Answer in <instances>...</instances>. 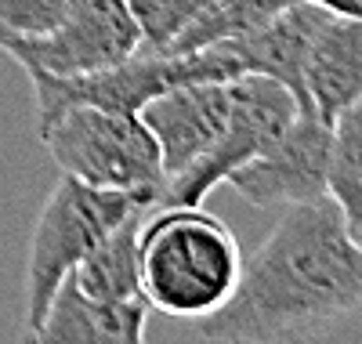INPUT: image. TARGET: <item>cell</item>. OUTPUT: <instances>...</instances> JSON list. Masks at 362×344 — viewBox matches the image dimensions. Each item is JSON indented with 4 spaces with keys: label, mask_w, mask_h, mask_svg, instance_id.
Wrapping results in <instances>:
<instances>
[{
    "label": "cell",
    "mask_w": 362,
    "mask_h": 344,
    "mask_svg": "<svg viewBox=\"0 0 362 344\" xmlns=\"http://www.w3.org/2000/svg\"><path fill=\"white\" fill-rule=\"evenodd\" d=\"M156 203V193L98 189L73 174H62L51 189L29 239L25 261V337L33 340L62 279L127 217Z\"/></svg>",
    "instance_id": "cell-3"
},
{
    "label": "cell",
    "mask_w": 362,
    "mask_h": 344,
    "mask_svg": "<svg viewBox=\"0 0 362 344\" xmlns=\"http://www.w3.org/2000/svg\"><path fill=\"white\" fill-rule=\"evenodd\" d=\"M148 326V301H102L83 294L73 275L54 290L47 316L33 340L44 344H141Z\"/></svg>",
    "instance_id": "cell-10"
},
{
    "label": "cell",
    "mask_w": 362,
    "mask_h": 344,
    "mask_svg": "<svg viewBox=\"0 0 362 344\" xmlns=\"http://www.w3.org/2000/svg\"><path fill=\"white\" fill-rule=\"evenodd\" d=\"M210 0H127L141 29V51H167Z\"/></svg>",
    "instance_id": "cell-13"
},
{
    "label": "cell",
    "mask_w": 362,
    "mask_h": 344,
    "mask_svg": "<svg viewBox=\"0 0 362 344\" xmlns=\"http://www.w3.org/2000/svg\"><path fill=\"white\" fill-rule=\"evenodd\" d=\"M362 304V243L329 196L293 203L243 258L228 304L196 319L199 340H297Z\"/></svg>",
    "instance_id": "cell-1"
},
{
    "label": "cell",
    "mask_w": 362,
    "mask_h": 344,
    "mask_svg": "<svg viewBox=\"0 0 362 344\" xmlns=\"http://www.w3.org/2000/svg\"><path fill=\"white\" fill-rule=\"evenodd\" d=\"M329 127L305 109L261 156L235 167L225 181L254 207H293L326 196Z\"/></svg>",
    "instance_id": "cell-7"
},
{
    "label": "cell",
    "mask_w": 362,
    "mask_h": 344,
    "mask_svg": "<svg viewBox=\"0 0 362 344\" xmlns=\"http://www.w3.org/2000/svg\"><path fill=\"white\" fill-rule=\"evenodd\" d=\"M138 229L141 214L127 217L119 229H112L90 254L69 272L73 283L102 301H131L141 297V275H138Z\"/></svg>",
    "instance_id": "cell-11"
},
{
    "label": "cell",
    "mask_w": 362,
    "mask_h": 344,
    "mask_svg": "<svg viewBox=\"0 0 362 344\" xmlns=\"http://www.w3.org/2000/svg\"><path fill=\"white\" fill-rule=\"evenodd\" d=\"M228 87H232V109H228L225 131L192 167H185L181 174L163 181L156 203H163V207H199L206 200V193H214L235 167H243L247 160L261 156L300 113H305L293 91L279 80H272V76L247 73V76L228 80Z\"/></svg>",
    "instance_id": "cell-5"
},
{
    "label": "cell",
    "mask_w": 362,
    "mask_h": 344,
    "mask_svg": "<svg viewBox=\"0 0 362 344\" xmlns=\"http://www.w3.org/2000/svg\"><path fill=\"white\" fill-rule=\"evenodd\" d=\"M62 174L98 189L156 193L163 189V160L141 113L73 105L40 134Z\"/></svg>",
    "instance_id": "cell-4"
},
{
    "label": "cell",
    "mask_w": 362,
    "mask_h": 344,
    "mask_svg": "<svg viewBox=\"0 0 362 344\" xmlns=\"http://www.w3.org/2000/svg\"><path fill=\"white\" fill-rule=\"evenodd\" d=\"M305 95L326 127L362 98V22L319 15L305 51Z\"/></svg>",
    "instance_id": "cell-9"
},
{
    "label": "cell",
    "mask_w": 362,
    "mask_h": 344,
    "mask_svg": "<svg viewBox=\"0 0 362 344\" xmlns=\"http://www.w3.org/2000/svg\"><path fill=\"white\" fill-rule=\"evenodd\" d=\"M290 4H293V0H290ZM305 4H315V8H322V11H329V15L362 22V0H305Z\"/></svg>",
    "instance_id": "cell-15"
},
{
    "label": "cell",
    "mask_w": 362,
    "mask_h": 344,
    "mask_svg": "<svg viewBox=\"0 0 362 344\" xmlns=\"http://www.w3.org/2000/svg\"><path fill=\"white\" fill-rule=\"evenodd\" d=\"M228 109H232V87L225 80L177 84L141 109L145 127L153 131L160 145L163 181L192 167L218 142V134L228 123Z\"/></svg>",
    "instance_id": "cell-8"
},
{
    "label": "cell",
    "mask_w": 362,
    "mask_h": 344,
    "mask_svg": "<svg viewBox=\"0 0 362 344\" xmlns=\"http://www.w3.org/2000/svg\"><path fill=\"white\" fill-rule=\"evenodd\" d=\"M138 275L148 308L196 323L232 301L243 250L203 207H167L138 229Z\"/></svg>",
    "instance_id": "cell-2"
},
{
    "label": "cell",
    "mask_w": 362,
    "mask_h": 344,
    "mask_svg": "<svg viewBox=\"0 0 362 344\" xmlns=\"http://www.w3.org/2000/svg\"><path fill=\"white\" fill-rule=\"evenodd\" d=\"M80 0H0V33L40 37L54 29Z\"/></svg>",
    "instance_id": "cell-14"
},
{
    "label": "cell",
    "mask_w": 362,
    "mask_h": 344,
    "mask_svg": "<svg viewBox=\"0 0 362 344\" xmlns=\"http://www.w3.org/2000/svg\"><path fill=\"white\" fill-rule=\"evenodd\" d=\"M0 51L11 55L22 69L76 76L119 66L131 55H138L141 29L127 0H80L62 22L40 37L0 33Z\"/></svg>",
    "instance_id": "cell-6"
},
{
    "label": "cell",
    "mask_w": 362,
    "mask_h": 344,
    "mask_svg": "<svg viewBox=\"0 0 362 344\" xmlns=\"http://www.w3.org/2000/svg\"><path fill=\"white\" fill-rule=\"evenodd\" d=\"M326 196L337 203L348 232L362 243V98L329 123Z\"/></svg>",
    "instance_id": "cell-12"
}]
</instances>
